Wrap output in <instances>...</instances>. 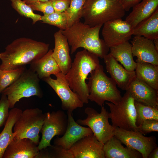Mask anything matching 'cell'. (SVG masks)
<instances>
[{
    "label": "cell",
    "instance_id": "obj_33",
    "mask_svg": "<svg viewBox=\"0 0 158 158\" xmlns=\"http://www.w3.org/2000/svg\"><path fill=\"white\" fill-rule=\"evenodd\" d=\"M86 0H70L69 7L66 11L69 16L68 28L75 23L80 21L83 8Z\"/></svg>",
    "mask_w": 158,
    "mask_h": 158
},
{
    "label": "cell",
    "instance_id": "obj_32",
    "mask_svg": "<svg viewBox=\"0 0 158 158\" xmlns=\"http://www.w3.org/2000/svg\"><path fill=\"white\" fill-rule=\"evenodd\" d=\"M12 7L20 15L32 19L33 24L40 21L42 16L34 13L32 8L22 0H10Z\"/></svg>",
    "mask_w": 158,
    "mask_h": 158
},
{
    "label": "cell",
    "instance_id": "obj_25",
    "mask_svg": "<svg viewBox=\"0 0 158 158\" xmlns=\"http://www.w3.org/2000/svg\"><path fill=\"white\" fill-rule=\"evenodd\" d=\"M22 111L18 108H12L9 111L4 128L0 133V158H2L7 147L14 139L13 128Z\"/></svg>",
    "mask_w": 158,
    "mask_h": 158
},
{
    "label": "cell",
    "instance_id": "obj_15",
    "mask_svg": "<svg viewBox=\"0 0 158 158\" xmlns=\"http://www.w3.org/2000/svg\"><path fill=\"white\" fill-rule=\"evenodd\" d=\"M67 114L68 123L66 130L62 137H58L54 140V144L68 150L81 138L93 133L89 127L83 126L77 123L73 118V113L67 112Z\"/></svg>",
    "mask_w": 158,
    "mask_h": 158
},
{
    "label": "cell",
    "instance_id": "obj_19",
    "mask_svg": "<svg viewBox=\"0 0 158 158\" xmlns=\"http://www.w3.org/2000/svg\"><path fill=\"white\" fill-rule=\"evenodd\" d=\"M135 101L158 108V90L136 77L128 90Z\"/></svg>",
    "mask_w": 158,
    "mask_h": 158
},
{
    "label": "cell",
    "instance_id": "obj_9",
    "mask_svg": "<svg viewBox=\"0 0 158 158\" xmlns=\"http://www.w3.org/2000/svg\"><path fill=\"white\" fill-rule=\"evenodd\" d=\"M101 107L100 113L92 108H85L87 118L79 119L76 122L80 125L88 126L97 140L104 144L114 136L115 128L109 123V112L103 106Z\"/></svg>",
    "mask_w": 158,
    "mask_h": 158
},
{
    "label": "cell",
    "instance_id": "obj_11",
    "mask_svg": "<svg viewBox=\"0 0 158 158\" xmlns=\"http://www.w3.org/2000/svg\"><path fill=\"white\" fill-rule=\"evenodd\" d=\"M114 136L126 147L140 153L143 158H148L150 152L157 147L154 136L146 137L138 130H129L117 127L114 129Z\"/></svg>",
    "mask_w": 158,
    "mask_h": 158
},
{
    "label": "cell",
    "instance_id": "obj_5",
    "mask_svg": "<svg viewBox=\"0 0 158 158\" xmlns=\"http://www.w3.org/2000/svg\"><path fill=\"white\" fill-rule=\"evenodd\" d=\"M90 74L87 83L89 100L100 107L103 106L106 101L116 104L121 101L120 92L114 80L105 73L102 66L100 65Z\"/></svg>",
    "mask_w": 158,
    "mask_h": 158
},
{
    "label": "cell",
    "instance_id": "obj_23",
    "mask_svg": "<svg viewBox=\"0 0 158 158\" xmlns=\"http://www.w3.org/2000/svg\"><path fill=\"white\" fill-rule=\"evenodd\" d=\"M105 158H141V154L138 151L126 147L114 136L103 145Z\"/></svg>",
    "mask_w": 158,
    "mask_h": 158
},
{
    "label": "cell",
    "instance_id": "obj_16",
    "mask_svg": "<svg viewBox=\"0 0 158 158\" xmlns=\"http://www.w3.org/2000/svg\"><path fill=\"white\" fill-rule=\"evenodd\" d=\"M103 59L107 71L117 86L123 90H128L136 77L135 71H129L126 70L109 53Z\"/></svg>",
    "mask_w": 158,
    "mask_h": 158
},
{
    "label": "cell",
    "instance_id": "obj_38",
    "mask_svg": "<svg viewBox=\"0 0 158 158\" xmlns=\"http://www.w3.org/2000/svg\"><path fill=\"white\" fill-rule=\"evenodd\" d=\"M142 0H119L125 11H129L131 8L140 3Z\"/></svg>",
    "mask_w": 158,
    "mask_h": 158
},
{
    "label": "cell",
    "instance_id": "obj_10",
    "mask_svg": "<svg viewBox=\"0 0 158 158\" xmlns=\"http://www.w3.org/2000/svg\"><path fill=\"white\" fill-rule=\"evenodd\" d=\"M44 114V123L40 132L42 138L38 145L40 150L51 145V141L55 136L63 135L68 123V115L62 110Z\"/></svg>",
    "mask_w": 158,
    "mask_h": 158
},
{
    "label": "cell",
    "instance_id": "obj_1",
    "mask_svg": "<svg viewBox=\"0 0 158 158\" xmlns=\"http://www.w3.org/2000/svg\"><path fill=\"white\" fill-rule=\"evenodd\" d=\"M49 44L29 38H17L0 53V70L8 71L25 66L43 56L49 50Z\"/></svg>",
    "mask_w": 158,
    "mask_h": 158
},
{
    "label": "cell",
    "instance_id": "obj_28",
    "mask_svg": "<svg viewBox=\"0 0 158 158\" xmlns=\"http://www.w3.org/2000/svg\"><path fill=\"white\" fill-rule=\"evenodd\" d=\"M134 104L136 114V124L137 127L145 120L153 119L158 120V108L135 101Z\"/></svg>",
    "mask_w": 158,
    "mask_h": 158
},
{
    "label": "cell",
    "instance_id": "obj_21",
    "mask_svg": "<svg viewBox=\"0 0 158 158\" xmlns=\"http://www.w3.org/2000/svg\"><path fill=\"white\" fill-rule=\"evenodd\" d=\"M132 8L125 20L133 29L158 9V0H142Z\"/></svg>",
    "mask_w": 158,
    "mask_h": 158
},
{
    "label": "cell",
    "instance_id": "obj_36",
    "mask_svg": "<svg viewBox=\"0 0 158 158\" xmlns=\"http://www.w3.org/2000/svg\"><path fill=\"white\" fill-rule=\"evenodd\" d=\"M9 105L6 96L2 94L0 99V128L5 125L9 114Z\"/></svg>",
    "mask_w": 158,
    "mask_h": 158
},
{
    "label": "cell",
    "instance_id": "obj_12",
    "mask_svg": "<svg viewBox=\"0 0 158 158\" xmlns=\"http://www.w3.org/2000/svg\"><path fill=\"white\" fill-rule=\"evenodd\" d=\"M54 75L56 77L55 79L50 76L43 80L54 90L60 99L62 109L73 113L75 109L83 107L84 104L70 87L65 75L61 72Z\"/></svg>",
    "mask_w": 158,
    "mask_h": 158
},
{
    "label": "cell",
    "instance_id": "obj_41",
    "mask_svg": "<svg viewBox=\"0 0 158 158\" xmlns=\"http://www.w3.org/2000/svg\"><path fill=\"white\" fill-rule=\"evenodd\" d=\"M153 41L156 49L158 51V38L154 40Z\"/></svg>",
    "mask_w": 158,
    "mask_h": 158
},
{
    "label": "cell",
    "instance_id": "obj_6",
    "mask_svg": "<svg viewBox=\"0 0 158 158\" xmlns=\"http://www.w3.org/2000/svg\"><path fill=\"white\" fill-rule=\"evenodd\" d=\"M39 82L40 78L30 68L25 69L20 76L1 93L7 96L9 108H13L16 103L23 98L34 96L42 97Z\"/></svg>",
    "mask_w": 158,
    "mask_h": 158
},
{
    "label": "cell",
    "instance_id": "obj_3",
    "mask_svg": "<svg viewBox=\"0 0 158 158\" xmlns=\"http://www.w3.org/2000/svg\"><path fill=\"white\" fill-rule=\"evenodd\" d=\"M100 65L98 56L84 49L76 53L71 68L65 75L70 87L84 104H87L89 100L86 80L89 74Z\"/></svg>",
    "mask_w": 158,
    "mask_h": 158
},
{
    "label": "cell",
    "instance_id": "obj_26",
    "mask_svg": "<svg viewBox=\"0 0 158 158\" xmlns=\"http://www.w3.org/2000/svg\"><path fill=\"white\" fill-rule=\"evenodd\" d=\"M136 62V77L158 90V66L145 62Z\"/></svg>",
    "mask_w": 158,
    "mask_h": 158
},
{
    "label": "cell",
    "instance_id": "obj_20",
    "mask_svg": "<svg viewBox=\"0 0 158 158\" xmlns=\"http://www.w3.org/2000/svg\"><path fill=\"white\" fill-rule=\"evenodd\" d=\"M55 46L52 56L59 65L61 72L66 75L72 63L69 44L66 37L59 30L54 34Z\"/></svg>",
    "mask_w": 158,
    "mask_h": 158
},
{
    "label": "cell",
    "instance_id": "obj_4",
    "mask_svg": "<svg viewBox=\"0 0 158 158\" xmlns=\"http://www.w3.org/2000/svg\"><path fill=\"white\" fill-rule=\"evenodd\" d=\"M125 12L119 0H86L83 8L81 18L85 24L93 27L121 18Z\"/></svg>",
    "mask_w": 158,
    "mask_h": 158
},
{
    "label": "cell",
    "instance_id": "obj_40",
    "mask_svg": "<svg viewBox=\"0 0 158 158\" xmlns=\"http://www.w3.org/2000/svg\"><path fill=\"white\" fill-rule=\"evenodd\" d=\"M27 4L37 1H47L51 0H23Z\"/></svg>",
    "mask_w": 158,
    "mask_h": 158
},
{
    "label": "cell",
    "instance_id": "obj_39",
    "mask_svg": "<svg viewBox=\"0 0 158 158\" xmlns=\"http://www.w3.org/2000/svg\"><path fill=\"white\" fill-rule=\"evenodd\" d=\"M158 158V147H157L150 152L148 158Z\"/></svg>",
    "mask_w": 158,
    "mask_h": 158
},
{
    "label": "cell",
    "instance_id": "obj_35",
    "mask_svg": "<svg viewBox=\"0 0 158 158\" xmlns=\"http://www.w3.org/2000/svg\"><path fill=\"white\" fill-rule=\"evenodd\" d=\"M28 5L33 11H40L44 15H47L54 12L50 1H37L32 3Z\"/></svg>",
    "mask_w": 158,
    "mask_h": 158
},
{
    "label": "cell",
    "instance_id": "obj_34",
    "mask_svg": "<svg viewBox=\"0 0 158 158\" xmlns=\"http://www.w3.org/2000/svg\"><path fill=\"white\" fill-rule=\"evenodd\" d=\"M137 127L138 131L144 135L152 132H158V120L153 119L145 120Z\"/></svg>",
    "mask_w": 158,
    "mask_h": 158
},
{
    "label": "cell",
    "instance_id": "obj_31",
    "mask_svg": "<svg viewBox=\"0 0 158 158\" xmlns=\"http://www.w3.org/2000/svg\"><path fill=\"white\" fill-rule=\"evenodd\" d=\"M25 69L23 66L8 71L0 70V95L20 76Z\"/></svg>",
    "mask_w": 158,
    "mask_h": 158
},
{
    "label": "cell",
    "instance_id": "obj_24",
    "mask_svg": "<svg viewBox=\"0 0 158 158\" xmlns=\"http://www.w3.org/2000/svg\"><path fill=\"white\" fill-rule=\"evenodd\" d=\"M109 53L123 67L129 71H134L136 62L133 59L132 45L127 41L109 48Z\"/></svg>",
    "mask_w": 158,
    "mask_h": 158
},
{
    "label": "cell",
    "instance_id": "obj_37",
    "mask_svg": "<svg viewBox=\"0 0 158 158\" xmlns=\"http://www.w3.org/2000/svg\"><path fill=\"white\" fill-rule=\"evenodd\" d=\"M55 12L65 11L68 8L70 0H51Z\"/></svg>",
    "mask_w": 158,
    "mask_h": 158
},
{
    "label": "cell",
    "instance_id": "obj_7",
    "mask_svg": "<svg viewBox=\"0 0 158 158\" xmlns=\"http://www.w3.org/2000/svg\"><path fill=\"white\" fill-rule=\"evenodd\" d=\"M126 91L117 104L106 102L110 111L109 118L111 119V125L115 128L118 127L127 130H138L136 124L135 100L129 91L128 90Z\"/></svg>",
    "mask_w": 158,
    "mask_h": 158
},
{
    "label": "cell",
    "instance_id": "obj_18",
    "mask_svg": "<svg viewBox=\"0 0 158 158\" xmlns=\"http://www.w3.org/2000/svg\"><path fill=\"white\" fill-rule=\"evenodd\" d=\"M40 150L28 138L14 139L6 149L3 158H37Z\"/></svg>",
    "mask_w": 158,
    "mask_h": 158
},
{
    "label": "cell",
    "instance_id": "obj_30",
    "mask_svg": "<svg viewBox=\"0 0 158 158\" xmlns=\"http://www.w3.org/2000/svg\"><path fill=\"white\" fill-rule=\"evenodd\" d=\"M37 158H73L70 150L62 147L51 145L40 150Z\"/></svg>",
    "mask_w": 158,
    "mask_h": 158
},
{
    "label": "cell",
    "instance_id": "obj_8",
    "mask_svg": "<svg viewBox=\"0 0 158 158\" xmlns=\"http://www.w3.org/2000/svg\"><path fill=\"white\" fill-rule=\"evenodd\" d=\"M44 116L45 114L37 108L22 111L13 127L14 138H28L38 145Z\"/></svg>",
    "mask_w": 158,
    "mask_h": 158
},
{
    "label": "cell",
    "instance_id": "obj_17",
    "mask_svg": "<svg viewBox=\"0 0 158 158\" xmlns=\"http://www.w3.org/2000/svg\"><path fill=\"white\" fill-rule=\"evenodd\" d=\"M131 42L133 56L137 58L136 62L158 66V51L153 40L142 36L134 35Z\"/></svg>",
    "mask_w": 158,
    "mask_h": 158
},
{
    "label": "cell",
    "instance_id": "obj_13",
    "mask_svg": "<svg viewBox=\"0 0 158 158\" xmlns=\"http://www.w3.org/2000/svg\"><path fill=\"white\" fill-rule=\"evenodd\" d=\"M103 25L102 35L106 45L109 49L128 41L133 35V28L121 18L109 21Z\"/></svg>",
    "mask_w": 158,
    "mask_h": 158
},
{
    "label": "cell",
    "instance_id": "obj_27",
    "mask_svg": "<svg viewBox=\"0 0 158 158\" xmlns=\"http://www.w3.org/2000/svg\"><path fill=\"white\" fill-rule=\"evenodd\" d=\"M133 35L152 40L158 38V9L133 29Z\"/></svg>",
    "mask_w": 158,
    "mask_h": 158
},
{
    "label": "cell",
    "instance_id": "obj_14",
    "mask_svg": "<svg viewBox=\"0 0 158 158\" xmlns=\"http://www.w3.org/2000/svg\"><path fill=\"white\" fill-rule=\"evenodd\" d=\"M104 144L93 133L81 138L69 150L73 158H105Z\"/></svg>",
    "mask_w": 158,
    "mask_h": 158
},
{
    "label": "cell",
    "instance_id": "obj_22",
    "mask_svg": "<svg viewBox=\"0 0 158 158\" xmlns=\"http://www.w3.org/2000/svg\"><path fill=\"white\" fill-rule=\"evenodd\" d=\"M52 50H49L43 56L30 64L29 68L37 74L40 79H43L61 72L52 56Z\"/></svg>",
    "mask_w": 158,
    "mask_h": 158
},
{
    "label": "cell",
    "instance_id": "obj_29",
    "mask_svg": "<svg viewBox=\"0 0 158 158\" xmlns=\"http://www.w3.org/2000/svg\"><path fill=\"white\" fill-rule=\"evenodd\" d=\"M69 19V14L66 11L62 12L54 11L42 16L40 21L44 23L55 26L59 30H63L68 28Z\"/></svg>",
    "mask_w": 158,
    "mask_h": 158
},
{
    "label": "cell",
    "instance_id": "obj_2",
    "mask_svg": "<svg viewBox=\"0 0 158 158\" xmlns=\"http://www.w3.org/2000/svg\"><path fill=\"white\" fill-rule=\"evenodd\" d=\"M103 25L91 27L79 21L66 30H61L71 47V54H73L78 48H83L103 58L108 53L109 49L99 37L100 30Z\"/></svg>",
    "mask_w": 158,
    "mask_h": 158
}]
</instances>
